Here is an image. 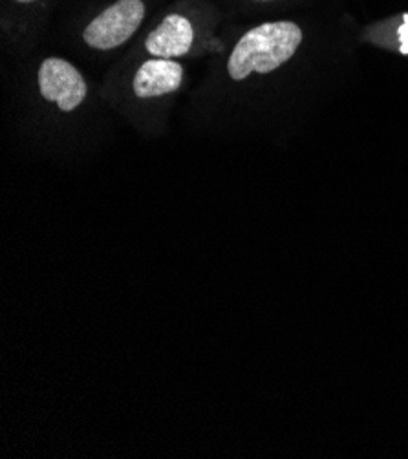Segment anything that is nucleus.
<instances>
[{
	"label": "nucleus",
	"mask_w": 408,
	"mask_h": 459,
	"mask_svg": "<svg viewBox=\"0 0 408 459\" xmlns=\"http://www.w3.org/2000/svg\"><path fill=\"white\" fill-rule=\"evenodd\" d=\"M195 40L191 22L181 15H169L147 37V52L156 59H174L186 56Z\"/></svg>",
	"instance_id": "4"
},
{
	"label": "nucleus",
	"mask_w": 408,
	"mask_h": 459,
	"mask_svg": "<svg viewBox=\"0 0 408 459\" xmlns=\"http://www.w3.org/2000/svg\"><path fill=\"white\" fill-rule=\"evenodd\" d=\"M17 3H33V0H17Z\"/></svg>",
	"instance_id": "7"
},
{
	"label": "nucleus",
	"mask_w": 408,
	"mask_h": 459,
	"mask_svg": "<svg viewBox=\"0 0 408 459\" xmlns=\"http://www.w3.org/2000/svg\"><path fill=\"white\" fill-rule=\"evenodd\" d=\"M39 88L47 101L56 103L63 112L75 110L86 98L82 75L65 59L50 57L40 65Z\"/></svg>",
	"instance_id": "3"
},
{
	"label": "nucleus",
	"mask_w": 408,
	"mask_h": 459,
	"mask_svg": "<svg viewBox=\"0 0 408 459\" xmlns=\"http://www.w3.org/2000/svg\"><path fill=\"white\" fill-rule=\"evenodd\" d=\"M143 17V0H117L86 26L84 42L96 50H114L138 31Z\"/></svg>",
	"instance_id": "2"
},
{
	"label": "nucleus",
	"mask_w": 408,
	"mask_h": 459,
	"mask_svg": "<svg viewBox=\"0 0 408 459\" xmlns=\"http://www.w3.org/2000/svg\"><path fill=\"white\" fill-rule=\"evenodd\" d=\"M399 39H401V46H403V52L404 54H408V15L404 17V26L401 28V31H399Z\"/></svg>",
	"instance_id": "6"
},
{
	"label": "nucleus",
	"mask_w": 408,
	"mask_h": 459,
	"mask_svg": "<svg viewBox=\"0 0 408 459\" xmlns=\"http://www.w3.org/2000/svg\"><path fill=\"white\" fill-rule=\"evenodd\" d=\"M258 3H265V0H258Z\"/></svg>",
	"instance_id": "8"
},
{
	"label": "nucleus",
	"mask_w": 408,
	"mask_h": 459,
	"mask_svg": "<svg viewBox=\"0 0 408 459\" xmlns=\"http://www.w3.org/2000/svg\"><path fill=\"white\" fill-rule=\"evenodd\" d=\"M184 81V68L179 63L169 59H151L143 63L134 77V94L149 100L160 98L178 90Z\"/></svg>",
	"instance_id": "5"
},
{
	"label": "nucleus",
	"mask_w": 408,
	"mask_h": 459,
	"mask_svg": "<svg viewBox=\"0 0 408 459\" xmlns=\"http://www.w3.org/2000/svg\"><path fill=\"white\" fill-rule=\"evenodd\" d=\"M302 42L295 22H265L249 30L235 46L228 70L231 79L242 81L253 72L269 74L288 63Z\"/></svg>",
	"instance_id": "1"
}]
</instances>
